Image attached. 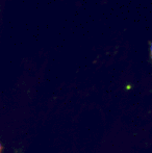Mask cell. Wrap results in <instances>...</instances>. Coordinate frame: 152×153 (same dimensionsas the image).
Returning <instances> with one entry per match:
<instances>
[{
    "label": "cell",
    "instance_id": "6da1fadb",
    "mask_svg": "<svg viewBox=\"0 0 152 153\" xmlns=\"http://www.w3.org/2000/svg\"><path fill=\"white\" fill-rule=\"evenodd\" d=\"M2 152V145H1V143H0V153Z\"/></svg>",
    "mask_w": 152,
    "mask_h": 153
}]
</instances>
